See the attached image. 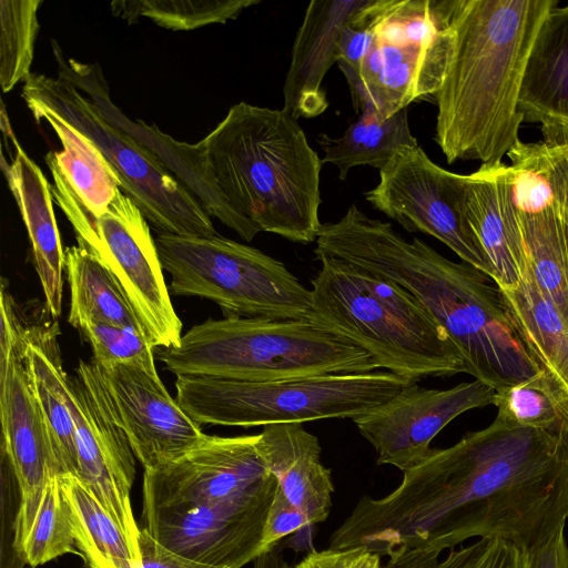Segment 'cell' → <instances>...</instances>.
<instances>
[{
	"mask_svg": "<svg viewBox=\"0 0 568 568\" xmlns=\"http://www.w3.org/2000/svg\"><path fill=\"white\" fill-rule=\"evenodd\" d=\"M568 519V433L508 426L495 418L435 448L381 498L362 497L333 531L331 548L381 557L406 550L440 556L473 538L520 551Z\"/></svg>",
	"mask_w": 568,
	"mask_h": 568,
	"instance_id": "1",
	"label": "cell"
},
{
	"mask_svg": "<svg viewBox=\"0 0 568 568\" xmlns=\"http://www.w3.org/2000/svg\"><path fill=\"white\" fill-rule=\"evenodd\" d=\"M454 36L434 139L449 164L503 162L520 140L527 62L557 0H442Z\"/></svg>",
	"mask_w": 568,
	"mask_h": 568,
	"instance_id": "2",
	"label": "cell"
},
{
	"mask_svg": "<svg viewBox=\"0 0 568 568\" xmlns=\"http://www.w3.org/2000/svg\"><path fill=\"white\" fill-rule=\"evenodd\" d=\"M200 143L240 237L250 242L267 232L295 243L316 241L323 162L296 118L240 102Z\"/></svg>",
	"mask_w": 568,
	"mask_h": 568,
	"instance_id": "3",
	"label": "cell"
},
{
	"mask_svg": "<svg viewBox=\"0 0 568 568\" xmlns=\"http://www.w3.org/2000/svg\"><path fill=\"white\" fill-rule=\"evenodd\" d=\"M315 256L321 267L311 292L318 324L402 377L417 382L467 374L459 349L409 292L344 260Z\"/></svg>",
	"mask_w": 568,
	"mask_h": 568,
	"instance_id": "4",
	"label": "cell"
},
{
	"mask_svg": "<svg viewBox=\"0 0 568 568\" xmlns=\"http://www.w3.org/2000/svg\"><path fill=\"white\" fill-rule=\"evenodd\" d=\"M156 357L179 376L270 382L379 368L372 356L327 327L301 320L209 318L160 347Z\"/></svg>",
	"mask_w": 568,
	"mask_h": 568,
	"instance_id": "5",
	"label": "cell"
},
{
	"mask_svg": "<svg viewBox=\"0 0 568 568\" xmlns=\"http://www.w3.org/2000/svg\"><path fill=\"white\" fill-rule=\"evenodd\" d=\"M415 381L388 371L246 382L179 376L176 400L199 425L265 426L356 418L408 390Z\"/></svg>",
	"mask_w": 568,
	"mask_h": 568,
	"instance_id": "6",
	"label": "cell"
},
{
	"mask_svg": "<svg viewBox=\"0 0 568 568\" xmlns=\"http://www.w3.org/2000/svg\"><path fill=\"white\" fill-rule=\"evenodd\" d=\"M399 284L446 331L475 379L498 390L541 371L500 288L484 272L428 251L406 267Z\"/></svg>",
	"mask_w": 568,
	"mask_h": 568,
	"instance_id": "7",
	"label": "cell"
},
{
	"mask_svg": "<svg viewBox=\"0 0 568 568\" xmlns=\"http://www.w3.org/2000/svg\"><path fill=\"white\" fill-rule=\"evenodd\" d=\"M371 41L359 70L337 62L357 114L389 118L434 97L444 80L454 36L442 0H368Z\"/></svg>",
	"mask_w": 568,
	"mask_h": 568,
	"instance_id": "8",
	"label": "cell"
},
{
	"mask_svg": "<svg viewBox=\"0 0 568 568\" xmlns=\"http://www.w3.org/2000/svg\"><path fill=\"white\" fill-rule=\"evenodd\" d=\"M155 244L171 275L172 295L212 301L224 317L316 322L311 290L284 263L255 247L219 234L159 233Z\"/></svg>",
	"mask_w": 568,
	"mask_h": 568,
	"instance_id": "9",
	"label": "cell"
},
{
	"mask_svg": "<svg viewBox=\"0 0 568 568\" xmlns=\"http://www.w3.org/2000/svg\"><path fill=\"white\" fill-rule=\"evenodd\" d=\"M27 106L53 112L87 135L115 174L120 189L159 233L217 234L212 217L162 160L108 120L88 97L61 78L31 73L21 93Z\"/></svg>",
	"mask_w": 568,
	"mask_h": 568,
	"instance_id": "10",
	"label": "cell"
},
{
	"mask_svg": "<svg viewBox=\"0 0 568 568\" xmlns=\"http://www.w3.org/2000/svg\"><path fill=\"white\" fill-rule=\"evenodd\" d=\"M53 199L71 223L78 245L94 255L119 283L156 347L176 346L182 323L173 308L155 239L138 205L121 190L100 215L72 189L53 151L44 158Z\"/></svg>",
	"mask_w": 568,
	"mask_h": 568,
	"instance_id": "11",
	"label": "cell"
},
{
	"mask_svg": "<svg viewBox=\"0 0 568 568\" xmlns=\"http://www.w3.org/2000/svg\"><path fill=\"white\" fill-rule=\"evenodd\" d=\"M464 175L434 163L417 144L400 148L379 171L366 200L408 232L432 235L489 276V266L460 206Z\"/></svg>",
	"mask_w": 568,
	"mask_h": 568,
	"instance_id": "12",
	"label": "cell"
},
{
	"mask_svg": "<svg viewBox=\"0 0 568 568\" xmlns=\"http://www.w3.org/2000/svg\"><path fill=\"white\" fill-rule=\"evenodd\" d=\"M275 480L258 453L257 434L205 435L179 459L144 470L143 503L230 508L255 498Z\"/></svg>",
	"mask_w": 568,
	"mask_h": 568,
	"instance_id": "13",
	"label": "cell"
},
{
	"mask_svg": "<svg viewBox=\"0 0 568 568\" xmlns=\"http://www.w3.org/2000/svg\"><path fill=\"white\" fill-rule=\"evenodd\" d=\"M0 417L1 454L13 471L19 496L62 475L57 446L26 364V325L1 285Z\"/></svg>",
	"mask_w": 568,
	"mask_h": 568,
	"instance_id": "14",
	"label": "cell"
},
{
	"mask_svg": "<svg viewBox=\"0 0 568 568\" xmlns=\"http://www.w3.org/2000/svg\"><path fill=\"white\" fill-rule=\"evenodd\" d=\"M69 386L78 454L77 477L140 556L141 529L130 500L135 456L105 404L95 364L80 359L75 374L69 376Z\"/></svg>",
	"mask_w": 568,
	"mask_h": 568,
	"instance_id": "15",
	"label": "cell"
},
{
	"mask_svg": "<svg viewBox=\"0 0 568 568\" xmlns=\"http://www.w3.org/2000/svg\"><path fill=\"white\" fill-rule=\"evenodd\" d=\"M95 366L110 414L144 470L179 459L206 435L169 394L156 371L129 363Z\"/></svg>",
	"mask_w": 568,
	"mask_h": 568,
	"instance_id": "16",
	"label": "cell"
},
{
	"mask_svg": "<svg viewBox=\"0 0 568 568\" xmlns=\"http://www.w3.org/2000/svg\"><path fill=\"white\" fill-rule=\"evenodd\" d=\"M277 481L230 508L143 503L144 529L168 549L221 568H243L263 554L262 541Z\"/></svg>",
	"mask_w": 568,
	"mask_h": 568,
	"instance_id": "17",
	"label": "cell"
},
{
	"mask_svg": "<svg viewBox=\"0 0 568 568\" xmlns=\"http://www.w3.org/2000/svg\"><path fill=\"white\" fill-rule=\"evenodd\" d=\"M496 390L474 379L446 389L414 384L384 406L352 419L378 465L405 473L425 460L435 436L459 415L494 405Z\"/></svg>",
	"mask_w": 568,
	"mask_h": 568,
	"instance_id": "18",
	"label": "cell"
},
{
	"mask_svg": "<svg viewBox=\"0 0 568 568\" xmlns=\"http://www.w3.org/2000/svg\"><path fill=\"white\" fill-rule=\"evenodd\" d=\"M460 206L486 257L489 277L501 290L517 287L528 257L511 194L510 166L481 164L464 175Z\"/></svg>",
	"mask_w": 568,
	"mask_h": 568,
	"instance_id": "19",
	"label": "cell"
},
{
	"mask_svg": "<svg viewBox=\"0 0 568 568\" xmlns=\"http://www.w3.org/2000/svg\"><path fill=\"white\" fill-rule=\"evenodd\" d=\"M367 0H312L292 48L283 97L286 110L297 120L322 114L328 106L322 82L338 62L337 42L343 28Z\"/></svg>",
	"mask_w": 568,
	"mask_h": 568,
	"instance_id": "20",
	"label": "cell"
},
{
	"mask_svg": "<svg viewBox=\"0 0 568 568\" xmlns=\"http://www.w3.org/2000/svg\"><path fill=\"white\" fill-rule=\"evenodd\" d=\"M11 141L12 161L7 163L2 158L1 168L27 229L44 305L58 317L62 310L65 253L53 211L51 184L14 135Z\"/></svg>",
	"mask_w": 568,
	"mask_h": 568,
	"instance_id": "21",
	"label": "cell"
},
{
	"mask_svg": "<svg viewBox=\"0 0 568 568\" xmlns=\"http://www.w3.org/2000/svg\"><path fill=\"white\" fill-rule=\"evenodd\" d=\"M257 449L288 501L310 526L329 515L334 484L321 459L318 438L300 423L270 424L257 434Z\"/></svg>",
	"mask_w": 568,
	"mask_h": 568,
	"instance_id": "22",
	"label": "cell"
},
{
	"mask_svg": "<svg viewBox=\"0 0 568 568\" xmlns=\"http://www.w3.org/2000/svg\"><path fill=\"white\" fill-rule=\"evenodd\" d=\"M525 122L539 123L548 145L568 143V3L542 23L531 49L520 92Z\"/></svg>",
	"mask_w": 568,
	"mask_h": 568,
	"instance_id": "23",
	"label": "cell"
},
{
	"mask_svg": "<svg viewBox=\"0 0 568 568\" xmlns=\"http://www.w3.org/2000/svg\"><path fill=\"white\" fill-rule=\"evenodd\" d=\"M57 325L26 326V364L49 423L63 474L78 476L69 376L62 365Z\"/></svg>",
	"mask_w": 568,
	"mask_h": 568,
	"instance_id": "24",
	"label": "cell"
},
{
	"mask_svg": "<svg viewBox=\"0 0 568 568\" xmlns=\"http://www.w3.org/2000/svg\"><path fill=\"white\" fill-rule=\"evenodd\" d=\"M62 475L53 477L39 490L19 497L12 544L31 568L65 554H77L72 507Z\"/></svg>",
	"mask_w": 568,
	"mask_h": 568,
	"instance_id": "25",
	"label": "cell"
},
{
	"mask_svg": "<svg viewBox=\"0 0 568 568\" xmlns=\"http://www.w3.org/2000/svg\"><path fill=\"white\" fill-rule=\"evenodd\" d=\"M500 291L536 363L568 396V325L537 286L529 264L517 287Z\"/></svg>",
	"mask_w": 568,
	"mask_h": 568,
	"instance_id": "26",
	"label": "cell"
},
{
	"mask_svg": "<svg viewBox=\"0 0 568 568\" xmlns=\"http://www.w3.org/2000/svg\"><path fill=\"white\" fill-rule=\"evenodd\" d=\"M64 253L71 296L68 323L78 329L83 322L94 320L131 327L148 336L128 296L101 262L80 245L69 246Z\"/></svg>",
	"mask_w": 568,
	"mask_h": 568,
	"instance_id": "27",
	"label": "cell"
},
{
	"mask_svg": "<svg viewBox=\"0 0 568 568\" xmlns=\"http://www.w3.org/2000/svg\"><path fill=\"white\" fill-rule=\"evenodd\" d=\"M317 142L324 151L322 162L334 164L339 180H345L348 171L357 165H371L381 171L400 148L418 144L409 130L407 108L386 119L359 113L342 136L321 133Z\"/></svg>",
	"mask_w": 568,
	"mask_h": 568,
	"instance_id": "28",
	"label": "cell"
},
{
	"mask_svg": "<svg viewBox=\"0 0 568 568\" xmlns=\"http://www.w3.org/2000/svg\"><path fill=\"white\" fill-rule=\"evenodd\" d=\"M30 111L38 122L47 120L59 138L62 150L53 154L77 195L92 214H102L121 190L102 153L87 135L53 112Z\"/></svg>",
	"mask_w": 568,
	"mask_h": 568,
	"instance_id": "29",
	"label": "cell"
},
{
	"mask_svg": "<svg viewBox=\"0 0 568 568\" xmlns=\"http://www.w3.org/2000/svg\"><path fill=\"white\" fill-rule=\"evenodd\" d=\"M72 507L75 546L90 568H142L129 539L78 477L62 475Z\"/></svg>",
	"mask_w": 568,
	"mask_h": 568,
	"instance_id": "30",
	"label": "cell"
},
{
	"mask_svg": "<svg viewBox=\"0 0 568 568\" xmlns=\"http://www.w3.org/2000/svg\"><path fill=\"white\" fill-rule=\"evenodd\" d=\"M518 214L534 280L568 325V229L557 207Z\"/></svg>",
	"mask_w": 568,
	"mask_h": 568,
	"instance_id": "31",
	"label": "cell"
},
{
	"mask_svg": "<svg viewBox=\"0 0 568 568\" xmlns=\"http://www.w3.org/2000/svg\"><path fill=\"white\" fill-rule=\"evenodd\" d=\"M494 406L508 426L568 433V396L544 371L496 390Z\"/></svg>",
	"mask_w": 568,
	"mask_h": 568,
	"instance_id": "32",
	"label": "cell"
},
{
	"mask_svg": "<svg viewBox=\"0 0 568 568\" xmlns=\"http://www.w3.org/2000/svg\"><path fill=\"white\" fill-rule=\"evenodd\" d=\"M260 0H119L111 2V11L128 23L144 17L155 24L187 31L212 23H226Z\"/></svg>",
	"mask_w": 568,
	"mask_h": 568,
	"instance_id": "33",
	"label": "cell"
},
{
	"mask_svg": "<svg viewBox=\"0 0 568 568\" xmlns=\"http://www.w3.org/2000/svg\"><path fill=\"white\" fill-rule=\"evenodd\" d=\"M42 0L0 1V84L11 91L31 74Z\"/></svg>",
	"mask_w": 568,
	"mask_h": 568,
	"instance_id": "34",
	"label": "cell"
},
{
	"mask_svg": "<svg viewBox=\"0 0 568 568\" xmlns=\"http://www.w3.org/2000/svg\"><path fill=\"white\" fill-rule=\"evenodd\" d=\"M91 345L92 362L99 366L129 363L155 372V346L143 333L121 325L94 320L78 328Z\"/></svg>",
	"mask_w": 568,
	"mask_h": 568,
	"instance_id": "35",
	"label": "cell"
},
{
	"mask_svg": "<svg viewBox=\"0 0 568 568\" xmlns=\"http://www.w3.org/2000/svg\"><path fill=\"white\" fill-rule=\"evenodd\" d=\"M313 528L314 527L310 526L302 511L288 501L277 484L264 528L262 541L263 552L280 545V541L284 537L291 535H294L295 538L300 537L295 549L304 547L308 552L313 550Z\"/></svg>",
	"mask_w": 568,
	"mask_h": 568,
	"instance_id": "36",
	"label": "cell"
},
{
	"mask_svg": "<svg viewBox=\"0 0 568 568\" xmlns=\"http://www.w3.org/2000/svg\"><path fill=\"white\" fill-rule=\"evenodd\" d=\"M381 556L365 549L364 547L353 548H327L323 550H311L306 556L291 568H381Z\"/></svg>",
	"mask_w": 568,
	"mask_h": 568,
	"instance_id": "37",
	"label": "cell"
},
{
	"mask_svg": "<svg viewBox=\"0 0 568 568\" xmlns=\"http://www.w3.org/2000/svg\"><path fill=\"white\" fill-rule=\"evenodd\" d=\"M520 568H568L565 527L535 547L521 551Z\"/></svg>",
	"mask_w": 568,
	"mask_h": 568,
	"instance_id": "38",
	"label": "cell"
},
{
	"mask_svg": "<svg viewBox=\"0 0 568 568\" xmlns=\"http://www.w3.org/2000/svg\"><path fill=\"white\" fill-rule=\"evenodd\" d=\"M544 148L546 171L555 190L557 212L568 229V143L552 146L544 142Z\"/></svg>",
	"mask_w": 568,
	"mask_h": 568,
	"instance_id": "39",
	"label": "cell"
},
{
	"mask_svg": "<svg viewBox=\"0 0 568 568\" xmlns=\"http://www.w3.org/2000/svg\"><path fill=\"white\" fill-rule=\"evenodd\" d=\"M139 549L142 568H221L183 557L168 549L144 528L140 531Z\"/></svg>",
	"mask_w": 568,
	"mask_h": 568,
	"instance_id": "40",
	"label": "cell"
},
{
	"mask_svg": "<svg viewBox=\"0 0 568 568\" xmlns=\"http://www.w3.org/2000/svg\"><path fill=\"white\" fill-rule=\"evenodd\" d=\"M521 551L514 544L494 540L485 568H520Z\"/></svg>",
	"mask_w": 568,
	"mask_h": 568,
	"instance_id": "41",
	"label": "cell"
},
{
	"mask_svg": "<svg viewBox=\"0 0 568 568\" xmlns=\"http://www.w3.org/2000/svg\"><path fill=\"white\" fill-rule=\"evenodd\" d=\"M12 523L8 526V534L2 529V534L7 537L2 536L1 538V568H31L28 566L23 559L16 551L12 544Z\"/></svg>",
	"mask_w": 568,
	"mask_h": 568,
	"instance_id": "42",
	"label": "cell"
},
{
	"mask_svg": "<svg viewBox=\"0 0 568 568\" xmlns=\"http://www.w3.org/2000/svg\"><path fill=\"white\" fill-rule=\"evenodd\" d=\"M253 568H291L285 560L280 545L263 552L253 561Z\"/></svg>",
	"mask_w": 568,
	"mask_h": 568,
	"instance_id": "43",
	"label": "cell"
}]
</instances>
